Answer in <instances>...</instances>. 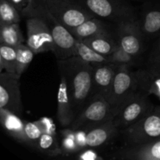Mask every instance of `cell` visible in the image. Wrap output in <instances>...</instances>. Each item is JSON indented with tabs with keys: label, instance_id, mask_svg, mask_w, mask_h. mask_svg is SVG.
<instances>
[{
	"label": "cell",
	"instance_id": "2e32d148",
	"mask_svg": "<svg viewBox=\"0 0 160 160\" xmlns=\"http://www.w3.org/2000/svg\"><path fill=\"white\" fill-rule=\"evenodd\" d=\"M115 23L97 17H92L75 28L69 29L77 40H84L101 34L114 33Z\"/></svg>",
	"mask_w": 160,
	"mask_h": 160
},
{
	"label": "cell",
	"instance_id": "44dd1931",
	"mask_svg": "<svg viewBox=\"0 0 160 160\" xmlns=\"http://www.w3.org/2000/svg\"><path fill=\"white\" fill-rule=\"evenodd\" d=\"M141 67L151 74L160 77V36L151 42Z\"/></svg>",
	"mask_w": 160,
	"mask_h": 160
},
{
	"label": "cell",
	"instance_id": "7c38bea8",
	"mask_svg": "<svg viewBox=\"0 0 160 160\" xmlns=\"http://www.w3.org/2000/svg\"><path fill=\"white\" fill-rule=\"evenodd\" d=\"M138 21L151 44L160 36V0H145L138 10Z\"/></svg>",
	"mask_w": 160,
	"mask_h": 160
},
{
	"label": "cell",
	"instance_id": "9a60e30c",
	"mask_svg": "<svg viewBox=\"0 0 160 160\" xmlns=\"http://www.w3.org/2000/svg\"><path fill=\"white\" fill-rule=\"evenodd\" d=\"M92 65L93 67V86L91 97L97 94L105 97L113 81L117 65L112 63H96Z\"/></svg>",
	"mask_w": 160,
	"mask_h": 160
},
{
	"label": "cell",
	"instance_id": "3957f363",
	"mask_svg": "<svg viewBox=\"0 0 160 160\" xmlns=\"http://www.w3.org/2000/svg\"><path fill=\"white\" fill-rule=\"evenodd\" d=\"M93 15L112 23L138 20V9L126 0H69Z\"/></svg>",
	"mask_w": 160,
	"mask_h": 160
},
{
	"label": "cell",
	"instance_id": "f546056e",
	"mask_svg": "<svg viewBox=\"0 0 160 160\" xmlns=\"http://www.w3.org/2000/svg\"><path fill=\"white\" fill-rule=\"evenodd\" d=\"M74 134L75 131L69 128L61 131L62 138L60 141V145L63 156H69L71 155H76L80 152L79 147L75 141Z\"/></svg>",
	"mask_w": 160,
	"mask_h": 160
},
{
	"label": "cell",
	"instance_id": "cb8c5ba5",
	"mask_svg": "<svg viewBox=\"0 0 160 160\" xmlns=\"http://www.w3.org/2000/svg\"><path fill=\"white\" fill-rule=\"evenodd\" d=\"M73 56H79L80 58L90 62L91 64L109 63L108 56L97 52L81 40H76Z\"/></svg>",
	"mask_w": 160,
	"mask_h": 160
},
{
	"label": "cell",
	"instance_id": "484cf974",
	"mask_svg": "<svg viewBox=\"0 0 160 160\" xmlns=\"http://www.w3.org/2000/svg\"><path fill=\"white\" fill-rule=\"evenodd\" d=\"M108 57H109V63L120 66H128L133 68L134 67L138 68L142 67V62L138 59L125 51L120 45Z\"/></svg>",
	"mask_w": 160,
	"mask_h": 160
},
{
	"label": "cell",
	"instance_id": "603a6c76",
	"mask_svg": "<svg viewBox=\"0 0 160 160\" xmlns=\"http://www.w3.org/2000/svg\"><path fill=\"white\" fill-rule=\"evenodd\" d=\"M37 150L49 157L63 156L60 142L58 141L56 134L44 133L38 142Z\"/></svg>",
	"mask_w": 160,
	"mask_h": 160
},
{
	"label": "cell",
	"instance_id": "4fadbf2b",
	"mask_svg": "<svg viewBox=\"0 0 160 160\" xmlns=\"http://www.w3.org/2000/svg\"><path fill=\"white\" fill-rule=\"evenodd\" d=\"M109 158L122 160H160V140L122 146L111 153Z\"/></svg>",
	"mask_w": 160,
	"mask_h": 160
},
{
	"label": "cell",
	"instance_id": "1f68e13d",
	"mask_svg": "<svg viewBox=\"0 0 160 160\" xmlns=\"http://www.w3.org/2000/svg\"><path fill=\"white\" fill-rule=\"evenodd\" d=\"M74 131L75 141L77 142V145L79 147L80 151L88 148L87 142H86V131H81V130H78V131Z\"/></svg>",
	"mask_w": 160,
	"mask_h": 160
},
{
	"label": "cell",
	"instance_id": "9c48e42d",
	"mask_svg": "<svg viewBox=\"0 0 160 160\" xmlns=\"http://www.w3.org/2000/svg\"><path fill=\"white\" fill-rule=\"evenodd\" d=\"M45 8L68 29L75 28L94 17L78 5L69 0H40Z\"/></svg>",
	"mask_w": 160,
	"mask_h": 160
},
{
	"label": "cell",
	"instance_id": "5b68a950",
	"mask_svg": "<svg viewBox=\"0 0 160 160\" xmlns=\"http://www.w3.org/2000/svg\"><path fill=\"white\" fill-rule=\"evenodd\" d=\"M114 35L122 48L143 62L148 52L150 42L141 29L138 20L115 23Z\"/></svg>",
	"mask_w": 160,
	"mask_h": 160
},
{
	"label": "cell",
	"instance_id": "4dcf8cb0",
	"mask_svg": "<svg viewBox=\"0 0 160 160\" xmlns=\"http://www.w3.org/2000/svg\"><path fill=\"white\" fill-rule=\"evenodd\" d=\"M77 157L79 159L84 160H95L102 159L101 157L98 156L96 152L94 151L93 148H88L85 149H83L80 151L79 152L77 153Z\"/></svg>",
	"mask_w": 160,
	"mask_h": 160
},
{
	"label": "cell",
	"instance_id": "277c9868",
	"mask_svg": "<svg viewBox=\"0 0 160 160\" xmlns=\"http://www.w3.org/2000/svg\"><path fill=\"white\" fill-rule=\"evenodd\" d=\"M113 119L109 104L100 94L92 95L75 117L70 128L73 131H88Z\"/></svg>",
	"mask_w": 160,
	"mask_h": 160
},
{
	"label": "cell",
	"instance_id": "ac0fdd59",
	"mask_svg": "<svg viewBox=\"0 0 160 160\" xmlns=\"http://www.w3.org/2000/svg\"><path fill=\"white\" fill-rule=\"evenodd\" d=\"M0 122L3 129L8 135L13 138L18 142L27 145L25 137V122L20 118V116L0 108Z\"/></svg>",
	"mask_w": 160,
	"mask_h": 160
},
{
	"label": "cell",
	"instance_id": "ba28073f",
	"mask_svg": "<svg viewBox=\"0 0 160 160\" xmlns=\"http://www.w3.org/2000/svg\"><path fill=\"white\" fill-rule=\"evenodd\" d=\"M123 146L160 140V115L154 111L129 128L120 131Z\"/></svg>",
	"mask_w": 160,
	"mask_h": 160
},
{
	"label": "cell",
	"instance_id": "ffe728a7",
	"mask_svg": "<svg viewBox=\"0 0 160 160\" xmlns=\"http://www.w3.org/2000/svg\"><path fill=\"white\" fill-rule=\"evenodd\" d=\"M138 90L145 95H154L160 98V77L151 74L148 70L138 67L135 70Z\"/></svg>",
	"mask_w": 160,
	"mask_h": 160
},
{
	"label": "cell",
	"instance_id": "30bf717a",
	"mask_svg": "<svg viewBox=\"0 0 160 160\" xmlns=\"http://www.w3.org/2000/svg\"><path fill=\"white\" fill-rule=\"evenodd\" d=\"M26 44L35 54L54 51L52 35L45 22L36 16H27Z\"/></svg>",
	"mask_w": 160,
	"mask_h": 160
},
{
	"label": "cell",
	"instance_id": "52a82bcc",
	"mask_svg": "<svg viewBox=\"0 0 160 160\" xmlns=\"http://www.w3.org/2000/svg\"><path fill=\"white\" fill-rule=\"evenodd\" d=\"M137 91L138 90L135 70L128 66L117 65L113 81L105 96L110 106L113 117L125 100Z\"/></svg>",
	"mask_w": 160,
	"mask_h": 160
},
{
	"label": "cell",
	"instance_id": "7402d4cb",
	"mask_svg": "<svg viewBox=\"0 0 160 160\" xmlns=\"http://www.w3.org/2000/svg\"><path fill=\"white\" fill-rule=\"evenodd\" d=\"M19 23L0 24V44L16 48L20 44L26 42Z\"/></svg>",
	"mask_w": 160,
	"mask_h": 160
},
{
	"label": "cell",
	"instance_id": "d4e9b609",
	"mask_svg": "<svg viewBox=\"0 0 160 160\" xmlns=\"http://www.w3.org/2000/svg\"><path fill=\"white\" fill-rule=\"evenodd\" d=\"M0 71L17 73V51L15 47L0 44Z\"/></svg>",
	"mask_w": 160,
	"mask_h": 160
},
{
	"label": "cell",
	"instance_id": "e575fe53",
	"mask_svg": "<svg viewBox=\"0 0 160 160\" xmlns=\"http://www.w3.org/2000/svg\"><path fill=\"white\" fill-rule=\"evenodd\" d=\"M154 111L155 112H156V113L159 114L160 115V106H155L154 108Z\"/></svg>",
	"mask_w": 160,
	"mask_h": 160
},
{
	"label": "cell",
	"instance_id": "4316f807",
	"mask_svg": "<svg viewBox=\"0 0 160 160\" xmlns=\"http://www.w3.org/2000/svg\"><path fill=\"white\" fill-rule=\"evenodd\" d=\"M21 17L10 0H0V24L20 23Z\"/></svg>",
	"mask_w": 160,
	"mask_h": 160
},
{
	"label": "cell",
	"instance_id": "8992f818",
	"mask_svg": "<svg viewBox=\"0 0 160 160\" xmlns=\"http://www.w3.org/2000/svg\"><path fill=\"white\" fill-rule=\"evenodd\" d=\"M148 97L139 91L133 93L113 117L114 125L120 131H123L151 113L155 106Z\"/></svg>",
	"mask_w": 160,
	"mask_h": 160
},
{
	"label": "cell",
	"instance_id": "e0dca14e",
	"mask_svg": "<svg viewBox=\"0 0 160 160\" xmlns=\"http://www.w3.org/2000/svg\"><path fill=\"white\" fill-rule=\"evenodd\" d=\"M60 77L59 92L57 96V119L61 126L63 128H70L74 120L76 113L73 109L71 100L67 91V83L62 76Z\"/></svg>",
	"mask_w": 160,
	"mask_h": 160
},
{
	"label": "cell",
	"instance_id": "836d02e7",
	"mask_svg": "<svg viewBox=\"0 0 160 160\" xmlns=\"http://www.w3.org/2000/svg\"><path fill=\"white\" fill-rule=\"evenodd\" d=\"M11 2L16 6L19 12L21 14L22 11L23 10L25 7H26L27 4L28 2V0H10Z\"/></svg>",
	"mask_w": 160,
	"mask_h": 160
},
{
	"label": "cell",
	"instance_id": "6da1fadb",
	"mask_svg": "<svg viewBox=\"0 0 160 160\" xmlns=\"http://www.w3.org/2000/svg\"><path fill=\"white\" fill-rule=\"evenodd\" d=\"M57 67L59 76L63 77L67 83L69 96L77 116L92 95L93 67L76 56L57 60Z\"/></svg>",
	"mask_w": 160,
	"mask_h": 160
},
{
	"label": "cell",
	"instance_id": "f1b7e54d",
	"mask_svg": "<svg viewBox=\"0 0 160 160\" xmlns=\"http://www.w3.org/2000/svg\"><path fill=\"white\" fill-rule=\"evenodd\" d=\"M24 133L27 139V145L37 149L38 142L41 136L45 133L40 121L25 122Z\"/></svg>",
	"mask_w": 160,
	"mask_h": 160
},
{
	"label": "cell",
	"instance_id": "7a4b0ae2",
	"mask_svg": "<svg viewBox=\"0 0 160 160\" xmlns=\"http://www.w3.org/2000/svg\"><path fill=\"white\" fill-rule=\"evenodd\" d=\"M23 17L36 16L45 22L54 40L53 53L57 60L73 56L76 40L68 28L62 24L41 2L40 0H28L26 7L22 11Z\"/></svg>",
	"mask_w": 160,
	"mask_h": 160
},
{
	"label": "cell",
	"instance_id": "83f0119b",
	"mask_svg": "<svg viewBox=\"0 0 160 160\" xmlns=\"http://www.w3.org/2000/svg\"><path fill=\"white\" fill-rule=\"evenodd\" d=\"M16 51H17V73L21 75L33 60L35 53L25 43L17 45L16 47Z\"/></svg>",
	"mask_w": 160,
	"mask_h": 160
},
{
	"label": "cell",
	"instance_id": "8fae6325",
	"mask_svg": "<svg viewBox=\"0 0 160 160\" xmlns=\"http://www.w3.org/2000/svg\"><path fill=\"white\" fill-rule=\"evenodd\" d=\"M20 75L17 73H0V108L7 109L18 116L23 112L20 89Z\"/></svg>",
	"mask_w": 160,
	"mask_h": 160
},
{
	"label": "cell",
	"instance_id": "5bb4252c",
	"mask_svg": "<svg viewBox=\"0 0 160 160\" xmlns=\"http://www.w3.org/2000/svg\"><path fill=\"white\" fill-rule=\"evenodd\" d=\"M120 132V131L114 125L112 120H109L86 131L87 147L93 149L100 148L119 137Z\"/></svg>",
	"mask_w": 160,
	"mask_h": 160
},
{
	"label": "cell",
	"instance_id": "d6986e66",
	"mask_svg": "<svg viewBox=\"0 0 160 160\" xmlns=\"http://www.w3.org/2000/svg\"><path fill=\"white\" fill-rule=\"evenodd\" d=\"M82 41L92 49L106 56H109L112 54L119 46L114 33L98 34Z\"/></svg>",
	"mask_w": 160,
	"mask_h": 160
},
{
	"label": "cell",
	"instance_id": "d6a6232c",
	"mask_svg": "<svg viewBox=\"0 0 160 160\" xmlns=\"http://www.w3.org/2000/svg\"><path fill=\"white\" fill-rule=\"evenodd\" d=\"M40 123H42V127L44 128L45 133H49V134H56V127H55L54 123L52 120L47 117H43V118L39 120Z\"/></svg>",
	"mask_w": 160,
	"mask_h": 160
}]
</instances>
